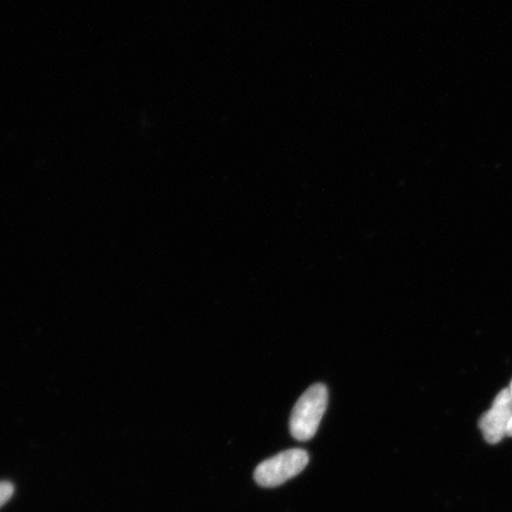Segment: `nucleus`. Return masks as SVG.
Segmentation results:
<instances>
[{
	"label": "nucleus",
	"mask_w": 512,
	"mask_h": 512,
	"mask_svg": "<svg viewBox=\"0 0 512 512\" xmlns=\"http://www.w3.org/2000/svg\"><path fill=\"white\" fill-rule=\"evenodd\" d=\"M328 402V388L322 383L313 384L300 396L290 419V431L294 439L307 441L315 437Z\"/></svg>",
	"instance_id": "nucleus-1"
},
{
	"label": "nucleus",
	"mask_w": 512,
	"mask_h": 512,
	"mask_svg": "<svg viewBox=\"0 0 512 512\" xmlns=\"http://www.w3.org/2000/svg\"><path fill=\"white\" fill-rule=\"evenodd\" d=\"M309 462V454L302 448L281 452L256 467L255 482L264 488H275L298 476Z\"/></svg>",
	"instance_id": "nucleus-2"
},
{
	"label": "nucleus",
	"mask_w": 512,
	"mask_h": 512,
	"mask_svg": "<svg viewBox=\"0 0 512 512\" xmlns=\"http://www.w3.org/2000/svg\"><path fill=\"white\" fill-rule=\"evenodd\" d=\"M512 419V394L510 389H503L496 396L488 412L479 420L486 443L495 445L507 437L510 421Z\"/></svg>",
	"instance_id": "nucleus-3"
},
{
	"label": "nucleus",
	"mask_w": 512,
	"mask_h": 512,
	"mask_svg": "<svg viewBox=\"0 0 512 512\" xmlns=\"http://www.w3.org/2000/svg\"><path fill=\"white\" fill-rule=\"evenodd\" d=\"M14 485L9 482H0V508L14 495Z\"/></svg>",
	"instance_id": "nucleus-4"
},
{
	"label": "nucleus",
	"mask_w": 512,
	"mask_h": 512,
	"mask_svg": "<svg viewBox=\"0 0 512 512\" xmlns=\"http://www.w3.org/2000/svg\"><path fill=\"white\" fill-rule=\"evenodd\" d=\"M508 437H512V419H511L510 425H509Z\"/></svg>",
	"instance_id": "nucleus-5"
},
{
	"label": "nucleus",
	"mask_w": 512,
	"mask_h": 512,
	"mask_svg": "<svg viewBox=\"0 0 512 512\" xmlns=\"http://www.w3.org/2000/svg\"><path fill=\"white\" fill-rule=\"evenodd\" d=\"M510 392H511V394H512V383H511V388H510Z\"/></svg>",
	"instance_id": "nucleus-6"
}]
</instances>
